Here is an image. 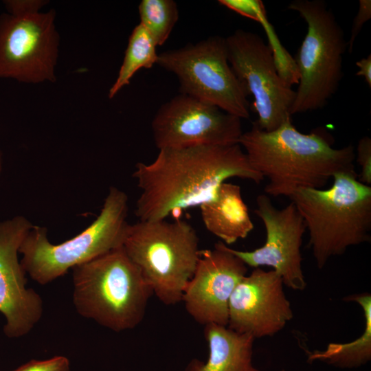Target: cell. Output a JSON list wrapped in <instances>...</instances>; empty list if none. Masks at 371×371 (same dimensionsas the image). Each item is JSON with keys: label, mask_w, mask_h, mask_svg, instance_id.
I'll return each mask as SVG.
<instances>
[{"label": "cell", "mask_w": 371, "mask_h": 371, "mask_svg": "<svg viewBox=\"0 0 371 371\" xmlns=\"http://www.w3.org/2000/svg\"><path fill=\"white\" fill-rule=\"evenodd\" d=\"M133 177L141 190L135 210L139 221L166 219L200 207L232 177L257 184L264 179L239 144L161 149L153 161L137 163Z\"/></svg>", "instance_id": "6da1fadb"}, {"label": "cell", "mask_w": 371, "mask_h": 371, "mask_svg": "<svg viewBox=\"0 0 371 371\" xmlns=\"http://www.w3.org/2000/svg\"><path fill=\"white\" fill-rule=\"evenodd\" d=\"M334 142L325 128L300 132L291 117L269 132L253 122L238 144L252 167L268 179L265 194L290 198L299 189H322L338 173L355 172L354 146L335 148Z\"/></svg>", "instance_id": "7a4b0ae2"}, {"label": "cell", "mask_w": 371, "mask_h": 371, "mask_svg": "<svg viewBox=\"0 0 371 371\" xmlns=\"http://www.w3.org/2000/svg\"><path fill=\"white\" fill-rule=\"evenodd\" d=\"M333 180L328 189L302 188L289 198L304 221L320 269L332 257L371 240V186L356 172L338 173Z\"/></svg>", "instance_id": "3957f363"}, {"label": "cell", "mask_w": 371, "mask_h": 371, "mask_svg": "<svg viewBox=\"0 0 371 371\" xmlns=\"http://www.w3.org/2000/svg\"><path fill=\"white\" fill-rule=\"evenodd\" d=\"M72 280L77 312L115 332L137 326L153 295L122 246L74 267Z\"/></svg>", "instance_id": "277c9868"}, {"label": "cell", "mask_w": 371, "mask_h": 371, "mask_svg": "<svg viewBox=\"0 0 371 371\" xmlns=\"http://www.w3.org/2000/svg\"><path fill=\"white\" fill-rule=\"evenodd\" d=\"M122 247L161 303L181 302L200 258L199 238L190 223L139 221L129 224Z\"/></svg>", "instance_id": "5b68a950"}, {"label": "cell", "mask_w": 371, "mask_h": 371, "mask_svg": "<svg viewBox=\"0 0 371 371\" xmlns=\"http://www.w3.org/2000/svg\"><path fill=\"white\" fill-rule=\"evenodd\" d=\"M128 196L109 188L96 219L82 232L60 244H52L45 227L34 225L19 250L21 263L32 279L44 285L64 276L69 269L123 245L129 226Z\"/></svg>", "instance_id": "8992f818"}, {"label": "cell", "mask_w": 371, "mask_h": 371, "mask_svg": "<svg viewBox=\"0 0 371 371\" xmlns=\"http://www.w3.org/2000/svg\"><path fill=\"white\" fill-rule=\"evenodd\" d=\"M287 9L306 23V33L293 58L299 74L291 115L323 109L337 92L348 49L343 29L323 0H295Z\"/></svg>", "instance_id": "52a82bcc"}, {"label": "cell", "mask_w": 371, "mask_h": 371, "mask_svg": "<svg viewBox=\"0 0 371 371\" xmlns=\"http://www.w3.org/2000/svg\"><path fill=\"white\" fill-rule=\"evenodd\" d=\"M156 65L177 76L179 93L241 120L249 117V95L229 63L225 38L211 36L194 44L162 52L158 54Z\"/></svg>", "instance_id": "ba28073f"}, {"label": "cell", "mask_w": 371, "mask_h": 371, "mask_svg": "<svg viewBox=\"0 0 371 371\" xmlns=\"http://www.w3.org/2000/svg\"><path fill=\"white\" fill-rule=\"evenodd\" d=\"M228 61L237 78L254 97V122L265 131L279 128L291 117L295 91L280 76L268 44L260 35L242 29L225 38Z\"/></svg>", "instance_id": "9c48e42d"}, {"label": "cell", "mask_w": 371, "mask_h": 371, "mask_svg": "<svg viewBox=\"0 0 371 371\" xmlns=\"http://www.w3.org/2000/svg\"><path fill=\"white\" fill-rule=\"evenodd\" d=\"M55 16L54 10L0 16V79L56 80L59 36Z\"/></svg>", "instance_id": "30bf717a"}, {"label": "cell", "mask_w": 371, "mask_h": 371, "mask_svg": "<svg viewBox=\"0 0 371 371\" xmlns=\"http://www.w3.org/2000/svg\"><path fill=\"white\" fill-rule=\"evenodd\" d=\"M151 130L159 150L232 145L243 133L238 117L183 93L159 108Z\"/></svg>", "instance_id": "8fae6325"}, {"label": "cell", "mask_w": 371, "mask_h": 371, "mask_svg": "<svg viewBox=\"0 0 371 371\" xmlns=\"http://www.w3.org/2000/svg\"><path fill=\"white\" fill-rule=\"evenodd\" d=\"M255 214L266 230L264 245L253 251L228 249L249 267H272L284 285L294 291H304L306 282L302 271L301 246L306 230L304 221L293 202L282 209L276 208L270 197L260 194Z\"/></svg>", "instance_id": "7c38bea8"}, {"label": "cell", "mask_w": 371, "mask_h": 371, "mask_svg": "<svg viewBox=\"0 0 371 371\" xmlns=\"http://www.w3.org/2000/svg\"><path fill=\"white\" fill-rule=\"evenodd\" d=\"M33 226L22 216L0 221V313L6 320L3 332L10 338L27 335L43 315V300L26 287L27 273L18 258L19 247Z\"/></svg>", "instance_id": "4fadbf2b"}, {"label": "cell", "mask_w": 371, "mask_h": 371, "mask_svg": "<svg viewBox=\"0 0 371 371\" xmlns=\"http://www.w3.org/2000/svg\"><path fill=\"white\" fill-rule=\"evenodd\" d=\"M247 271L243 260L221 241L213 249L201 250L182 296L188 313L200 324L227 326L230 296Z\"/></svg>", "instance_id": "5bb4252c"}, {"label": "cell", "mask_w": 371, "mask_h": 371, "mask_svg": "<svg viewBox=\"0 0 371 371\" xmlns=\"http://www.w3.org/2000/svg\"><path fill=\"white\" fill-rule=\"evenodd\" d=\"M281 276L254 268L234 289L228 304L227 327L255 339L271 337L293 317Z\"/></svg>", "instance_id": "9a60e30c"}, {"label": "cell", "mask_w": 371, "mask_h": 371, "mask_svg": "<svg viewBox=\"0 0 371 371\" xmlns=\"http://www.w3.org/2000/svg\"><path fill=\"white\" fill-rule=\"evenodd\" d=\"M209 348L206 361L192 359L184 371H260L253 364L255 338L215 324L205 326Z\"/></svg>", "instance_id": "2e32d148"}, {"label": "cell", "mask_w": 371, "mask_h": 371, "mask_svg": "<svg viewBox=\"0 0 371 371\" xmlns=\"http://www.w3.org/2000/svg\"><path fill=\"white\" fill-rule=\"evenodd\" d=\"M199 207L206 229L227 246L245 238L254 229L240 187L236 184L224 182L216 197Z\"/></svg>", "instance_id": "e0dca14e"}, {"label": "cell", "mask_w": 371, "mask_h": 371, "mask_svg": "<svg viewBox=\"0 0 371 371\" xmlns=\"http://www.w3.org/2000/svg\"><path fill=\"white\" fill-rule=\"evenodd\" d=\"M345 302L359 304L364 315V330L356 339L348 343H330L324 350L307 352V361H319L341 369L359 368L371 359V295L361 293L344 297Z\"/></svg>", "instance_id": "ac0fdd59"}, {"label": "cell", "mask_w": 371, "mask_h": 371, "mask_svg": "<svg viewBox=\"0 0 371 371\" xmlns=\"http://www.w3.org/2000/svg\"><path fill=\"white\" fill-rule=\"evenodd\" d=\"M157 45L144 28L139 23L133 30L125 51L117 76L109 91L111 99L125 86L130 84L135 74L139 69H150L156 64L158 54Z\"/></svg>", "instance_id": "d6986e66"}, {"label": "cell", "mask_w": 371, "mask_h": 371, "mask_svg": "<svg viewBox=\"0 0 371 371\" xmlns=\"http://www.w3.org/2000/svg\"><path fill=\"white\" fill-rule=\"evenodd\" d=\"M138 10L139 23L150 34L157 46L164 45L179 20L177 3L173 0H142Z\"/></svg>", "instance_id": "ffe728a7"}, {"label": "cell", "mask_w": 371, "mask_h": 371, "mask_svg": "<svg viewBox=\"0 0 371 371\" xmlns=\"http://www.w3.org/2000/svg\"><path fill=\"white\" fill-rule=\"evenodd\" d=\"M357 161L360 166L358 179L367 186L371 185V139L364 136L359 139L357 148Z\"/></svg>", "instance_id": "44dd1931"}, {"label": "cell", "mask_w": 371, "mask_h": 371, "mask_svg": "<svg viewBox=\"0 0 371 371\" xmlns=\"http://www.w3.org/2000/svg\"><path fill=\"white\" fill-rule=\"evenodd\" d=\"M69 359L56 356L45 360H31L12 371H69Z\"/></svg>", "instance_id": "7402d4cb"}, {"label": "cell", "mask_w": 371, "mask_h": 371, "mask_svg": "<svg viewBox=\"0 0 371 371\" xmlns=\"http://www.w3.org/2000/svg\"><path fill=\"white\" fill-rule=\"evenodd\" d=\"M371 19V1L359 0L358 12L353 19L351 33L348 43V51L352 52L354 43L364 23Z\"/></svg>", "instance_id": "603a6c76"}, {"label": "cell", "mask_w": 371, "mask_h": 371, "mask_svg": "<svg viewBox=\"0 0 371 371\" xmlns=\"http://www.w3.org/2000/svg\"><path fill=\"white\" fill-rule=\"evenodd\" d=\"M3 2L10 14L38 12L47 3L41 0H7Z\"/></svg>", "instance_id": "cb8c5ba5"}, {"label": "cell", "mask_w": 371, "mask_h": 371, "mask_svg": "<svg viewBox=\"0 0 371 371\" xmlns=\"http://www.w3.org/2000/svg\"><path fill=\"white\" fill-rule=\"evenodd\" d=\"M356 65L359 68V70L356 73L357 76L364 78L367 85L371 87V54L367 57L362 58L356 62Z\"/></svg>", "instance_id": "d4e9b609"}, {"label": "cell", "mask_w": 371, "mask_h": 371, "mask_svg": "<svg viewBox=\"0 0 371 371\" xmlns=\"http://www.w3.org/2000/svg\"><path fill=\"white\" fill-rule=\"evenodd\" d=\"M2 170V155H1V150H0V173Z\"/></svg>", "instance_id": "484cf974"}]
</instances>
